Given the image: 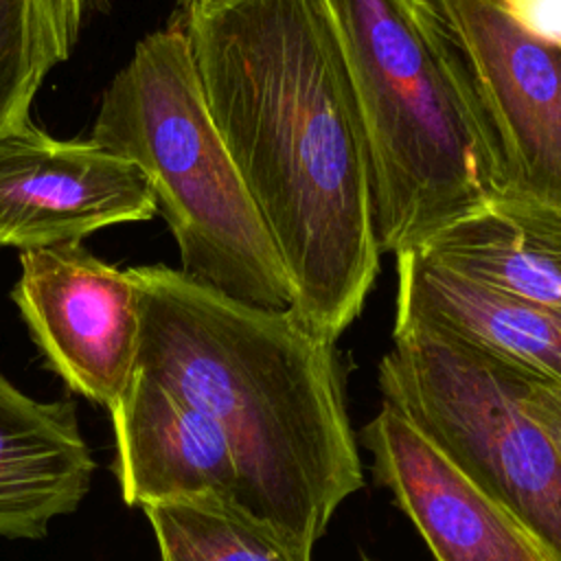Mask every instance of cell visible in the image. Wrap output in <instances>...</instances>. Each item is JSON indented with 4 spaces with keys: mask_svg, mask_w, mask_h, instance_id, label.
Masks as SVG:
<instances>
[{
    "mask_svg": "<svg viewBox=\"0 0 561 561\" xmlns=\"http://www.w3.org/2000/svg\"><path fill=\"white\" fill-rule=\"evenodd\" d=\"M379 362L386 403L408 416L561 561V462L526 408L528 373L445 333L394 324Z\"/></svg>",
    "mask_w": 561,
    "mask_h": 561,
    "instance_id": "obj_5",
    "label": "cell"
},
{
    "mask_svg": "<svg viewBox=\"0 0 561 561\" xmlns=\"http://www.w3.org/2000/svg\"><path fill=\"white\" fill-rule=\"evenodd\" d=\"M110 412L112 469L129 506L215 495L248 511L243 478L226 434L182 394L136 373Z\"/></svg>",
    "mask_w": 561,
    "mask_h": 561,
    "instance_id": "obj_10",
    "label": "cell"
},
{
    "mask_svg": "<svg viewBox=\"0 0 561 561\" xmlns=\"http://www.w3.org/2000/svg\"><path fill=\"white\" fill-rule=\"evenodd\" d=\"M500 195L561 206V42L504 0H423Z\"/></svg>",
    "mask_w": 561,
    "mask_h": 561,
    "instance_id": "obj_6",
    "label": "cell"
},
{
    "mask_svg": "<svg viewBox=\"0 0 561 561\" xmlns=\"http://www.w3.org/2000/svg\"><path fill=\"white\" fill-rule=\"evenodd\" d=\"M366 561H370V559H366Z\"/></svg>",
    "mask_w": 561,
    "mask_h": 561,
    "instance_id": "obj_19",
    "label": "cell"
},
{
    "mask_svg": "<svg viewBox=\"0 0 561 561\" xmlns=\"http://www.w3.org/2000/svg\"><path fill=\"white\" fill-rule=\"evenodd\" d=\"M504 2H508V4H519V2H533V0H504ZM535 2H550V4H554V7L561 9V0H535Z\"/></svg>",
    "mask_w": 561,
    "mask_h": 561,
    "instance_id": "obj_18",
    "label": "cell"
},
{
    "mask_svg": "<svg viewBox=\"0 0 561 561\" xmlns=\"http://www.w3.org/2000/svg\"><path fill=\"white\" fill-rule=\"evenodd\" d=\"M394 324L445 333L528 375L561 383V311L480 285L423 254H397Z\"/></svg>",
    "mask_w": 561,
    "mask_h": 561,
    "instance_id": "obj_11",
    "label": "cell"
},
{
    "mask_svg": "<svg viewBox=\"0 0 561 561\" xmlns=\"http://www.w3.org/2000/svg\"><path fill=\"white\" fill-rule=\"evenodd\" d=\"M526 408L552 443L561 462V383L528 375Z\"/></svg>",
    "mask_w": 561,
    "mask_h": 561,
    "instance_id": "obj_16",
    "label": "cell"
},
{
    "mask_svg": "<svg viewBox=\"0 0 561 561\" xmlns=\"http://www.w3.org/2000/svg\"><path fill=\"white\" fill-rule=\"evenodd\" d=\"M129 270L142 298L138 373L221 427L250 515L311 561L335 508L364 484L335 344L289 307L237 300L169 265Z\"/></svg>",
    "mask_w": 561,
    "mask_h": 561,
    "instance_id": "obj_2",
    "label": "cell"
},
{
    "mask_svg": "<svg viewBox=\"0 0 561 561\" xmlns=\"http://www.w3.org/2000/svg\"><path fill=\"white\" fill-rule=\"evenodd\" d=\"M419 250L480 285L561 311V206L495 195Z\"/></svg>",
    "mask_w": 561,
    "mask_h": 561,
    "instance_id": "obj_13",
    "label": "cell"
},
{
    "mask_svg": "<svg viewBox=\"0 0 561 561\" xmlns=\"http://www.w3.org/2000/svg\"><path fill=\"white\" fill-rule=\"evenodd\" d=\"M206 105L291 278V311L337 342L379 272L366 147L318 0L184 11Z\"/></svg>",
    "mask_w": 561,
    "mask_h": 561,
    "instance_id": "obj_1",
    "label": "cell"
},
{
    "mask_svg": "<svg viewBox=\"0 0 561 561\" xmlns=\"http://www.w3.org/2000/svg\"><path fill=\"white\" fill-rule=\"evenodd\" d=\"M90 0H0V136L31 123L46 75L68 59Z\"/></svg>",
    "mask_w": 561,
    "mask_h": 561,
    "instance_id": "obj_14",
    "label": "cell"
},
{
    "mask_svg": "<svg viewBox=\"0 0 561 561\" xmlns=\"http://www.w3.org/2000/svg\"><path fill=\"white\" fill-rule=\"evenodd\" d=\"M142 513L160 561H296L265 524L215 495L164 500Z\"/></svg>",
    "mask_w": 561,
    "mask_h": 561,
    "instance_id": "obj_15",
    "label": "cell"
},
{
    "mask_svg": "<svg viewBox=\"0 0 561 561\" xmlns=\"http://www.w3.org/2000/svg\"><path fill=\"white\" fill-rule=\"evenodd\" d=\"M96 462L72 401H37L0 373V537L42 539L90 493Z\"/></svg>",
    "mask_w": 561,
    "mask_h": 561,
    "instance_id": "obj_12",
    "label": "cell"
},
{
    "mask_svg": "<svg viewBox=\"0 0 561 561\" xmlns=\"http://www.w3.org/2000/svg\"><path fill=\"white\" fill-rule=\"evenodd\" d=\"M184 11L186 9H206V7H215L219 2H226V0H180Z\"/></svg>",
    "mask_w": 561,
    "mask_h": 561,
    "instance_id": "obj_17",
    "label": "cell"
},
{
    "mask_svg": "<svg viewBox=\"0 0 561 561\" xmlns=\"http://www.w3.org/2000/svg\"><path fill=\"white\" fill-rule=\"evenodd\" d=\"M375 480L436 561H546L528 533L390 403L362 427Z\"/></svg>",
    "mask_w": 561,
    "mask_h": 561,
    "instance_id": "obj_9",
    "label": "cell"
},
{
    "mask_svg": "<svg viewBox=\"0 0 561 561\" xmlns=\"http://www.w3.org/2000/svg\"><path fill=\"white\" fill-rule=\"evenodd\" d=\"M366 147L379 252L421 248L500 195L423 0H318Z\"/></svg>",
    "mask_w": 561,
    "mask_h": 561,
    "instance_id": "obj_3",
    "label": "cell"
},
{
    "mask_svg": "<svg viewBox=\"0 0 561 561\" xmlns=\"http://www.w3.org/2000/svg\"><path fill=\"white\" fill-rule=\"evenodd\" d=\"M50 368L79 394L112 410L138 373L142 298L131 270L77 243L20 254L11 291Z\"/></svg>",
    "mask_w": 561,
    "mask_h": 561,
    "instance_id": "obj_7",
    "label": "cell"
},
{
    "mask_svg": "<svg viewBox=\"0 0 561 561\" xmlns=\"http://www.w3.org/2000/svg\"><path fill=\"white\" fill-rule=\"evenodd\" d=\"M156 210L142 169L92 140H57L33 123L0 136L2 245L24 252L77 243Z\"/></svg>",
    "mask_w": 561,
    "mask_h": 561,
    "instance_id": "obj_8",
    "label": "cell"
},
{
    "mask_svg": "<svg viewBox=\"0 0 561 561\" xmlns=\"http://www.w3.org/2000/svg\"><path fill=\"white\" fill-rule=\"evenodd\" d=\"M90 140L142 169L184 274L256 307H291V278L210 116L184 26L136 44Z\"/></svg>",
    "mask_w": 561,
    "mask_h": 561,
    "instance_id": "obj_4",
    "label": "cell"
}]
</instances>
